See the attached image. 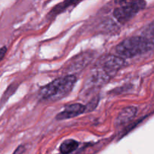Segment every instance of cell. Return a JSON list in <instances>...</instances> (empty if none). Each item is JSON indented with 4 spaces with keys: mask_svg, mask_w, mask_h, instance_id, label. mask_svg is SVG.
Segmentation results:
<instances>
[{
    "mask_svg": "<svg viewBox=\"0 0 154 154\" xmlns=\"http://www.w3.org/2000/svg\"><path fill=\"white\" fill-rule=\"evenodd\" d=\"M86 112L85 105L80 103L69 104L65 107L64 111L59 113L56 117L57 120H68L74 118Z\"/></svg>",
    "mask_w": 154,
    "mask_h": 154,
    "instance_id": "5b68a950",
    "label": "cell"
},
{
    "mask_svg": "<svg viewBox=\"0 0 154 154\" xmlns=\"http://www.w3.org/2000/svg\"><path fill=\"white\" fill-rule=\"evenodd\" d=\"M79 147V143L74 139H68L63 141L60 147L61 154H72L75 153Z\"/></svg>",
    "mask_w": 154,
    "mask_h": 154,
    "instance_id": "52a82bcc",
    "label": "cell"
},
{
    "mask_svg": "<svg viewBox=\"0 0 154 154\" xmlns=\"http://www.w3.org/2000/svg\"><path fill=\"white\" fill-rule=\"evenodd\" d=\"M78 3H79L77 1H64L63 2L60 3V4L57 5L51 11L49 14L50 17H55L57 14L60 13H63V11H64L66 9H67L68 8H69L70 6H73L77 5Z\"/></svg>",
    "mask_w": 154,
    "mask_h": 154,
    "instance_id": "ba28073f",
    "label": "cell"
},
{
    "mask_svg": "<svg viewBox=\"0 0 154 154\" xmlns=\"http://www.w3.org/2000/svg\"><path fill=\"white\" fill-rule=\"evenodd\" d=\"M76 81V77L73 75L57 78L41 88L39 96L42 99H48L52 102L60 100L71 93Z\"/></svg>",
    "mask_w": 154,
    "mask_h": 154,
    "instance_id": "6da1fadb",
    "label": "cell"
},
{
    "mask_svg": "<svg viewBox=\"0 0 154 154\" xmlns=\"http://www.w3.org/2000/svg\"><path fill=\"white\" fill-rule=\"evenodd\" d=\"M99 62L102 67V70L109 76L116 73L125 64L124 60L116 55H107L102 57Z\"/></svg>",
    "mask_w": 154,
    "mask_h": 154,
    "instance_id": "277c9868",
    "label": "cell"
},
{
    "mask_svg": "<svg viewBox=\"0 0 154 154\" xmlns=\"http://www.w3.org/2000/svg\"><path fill=\"white\" fill-rule=\"evenodd\" d=\"M137 111H138L137 108L133 106H129L123 108L119 113L118 116L116 119V126H123V125L130 122L131 120L135 118Z\"/></svg>",
    "mask_w": 154,
    "mask_h": 154,
    "instance_id": "8992f818",
    "label": "cell"
},
{
    "mask_svg": "<svg viewBox=\"0 0 154 154\" xmlns=\"http://www.w3.org/2000/svg\"><path fill=\"white\" fill-rule=\"evenodd\" d=\"M24 151H25V147L23 145H20L19 147H17L13 154H23Z\"/></svg>",
    "mask_w": 154,
    "mask_h": 154,
    "instance_id": "8fae6325",
    "label": "cell"
},
{
    "mask_svg": "<svg viewBox=\"0 0 154 154\" xmlns=\"http://www.w3.org/2000/svg\"><path fill=\"white\" fill-rule=\"evenodd\" d=\"M118 3L120 6L114 9L113 14L117 21L122 24L132 19L138 11L145 8L147 4L144 1H124L119 2Z\"/></svg>",
    "mask_w": 154,
    "mask_h": 154,
    "instance_id": "3957f363",
    "label": "cell"
},
{
    "mask_svg": "<svg viewBox=\"0 0 154 154\" xmlns=\"http://www.w3.org/2000/svg\"><path fill=\"white\" fill-rule=\"evenodd\" d=\"M99 98L98 97V96L92 99L91 101H90V102H88V103L85 105L86 112H90V111H93L95 108H96L98 104H99Z\"/></svg>",
    "mask_w": 154,
    "mask_h": 154,
    "instance_id": "30bf717a",
    "label": "cell"
},
{
    "mask_svg": "<svg viewBox=\"0 0 154 154\" xmlns=\"http://www.w3.org/2000/svg\"><path fill=\"white\" fill-rule=\"evenodd\" d=\"M154 48V43L144 36H132L117 45L116 53L121 58H132L145 54Z\"/></svg>",
    "mask_w": 154,
    "mask_h": 154,
    "instance_id": "7a4b0ae2",
    "label": "cell"
},
{
    "mask_svg": "<svg viewBox=\"0 0 154 154\" xmlns=\"http://www.w3.org/2000/svg\"><path fill=\"white\" fill-rule=\"evenodd\" d=\"M6 51H7L6 47H2V48H1V50H0V60H2V59L4 58Z\"/></svg>",
    "mask_w": 154,
    "mask_h": 154,
    "instance_id": "7c38bea8",
    "label": "cell"
},
{
    "mask_svg": "<svg viewBox=\"0 0 154 154\" xmlns=\"http://www.w3.org/2000/svg\"><path fill=\"white\" fill-rule=\"evenodd\" d=\"M142 34L144 37L149 39L150 41L154 43V21L150 23V24L147 26L144 29L142 32Z\"/></svg>",
    "mask_w": 154,
    "mask_h": 154,
    "instance_id": "9c48e42d",
    "label": "cell"
},
{
    "mask_svg": "<svg viewBox=\"0 0 154 154\" xmlns=\"http://www.w3.org/2000/svg\"><path fill=\"white\" fill-rule=\"evenodd\" d=\"M61 154V153H60ZM72 154H78V153H77V152H75V153H72Z\"/></svg>",
    "mask_w": 154,
    "mask_h": 154,
    "instance_id": "4fadbf2b",
    "label": "cell"
}]
</instances>
